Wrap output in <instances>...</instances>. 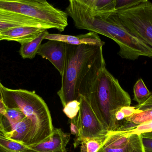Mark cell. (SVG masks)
Listing matches in <instances>:
<instances>
[{"instance_id":"1","label":"cell","mask_w":152,"mask_h":152,"mask_svg":"<svg viewBox=\"0 0 152 152\" xmlns=\"http://www.w3.org/2000/svg\"><path fill=\"white\" fill-rule=\"evenodd\" d=\"M106 67L103 46L66 45V60L58 92L63 108L69 102L86 97Z\"/></svg>"},{"instance_id":"2","label":"cell","mask_w":152,"mask_h":152,"mask_svg":"<svg viewBox=\"0 0 152 152\" xmlns=\"http://www.w3.org/2000/svg\"><path fill=\"white\" fill-rule=\"evenodd\" d=\"M66 12L73 19L77 28L100 34L115 41L119 46L118 54L123 59L135 60L148 52L149 46L142 40L105 14L91 12L77 0L69 1Z\"/></svg>"},{"instance_id":"3","label":"cell","mask_w":152,"mask_h":152,"mask_svg":"<svg viewBox=\"0 0 152 152\" xmlns=\"http://www.w3.org/2000/svg\"><path fill=\"white\" fill-rule=\"evenodd\" d=\"M85 98L99 121L109 132L116 131L119 126L115 117L117 112L131 105L128 93L106 67L101 71L94 87Z\"/></svg>"},{"instance_id":"4","label":"cell","mask_w":152,"mask_h":152,"mask_svg":"<svg viewBox=\"0 0 152 152\" xmlns=\"http://www.w3.org/2000/svg\"><path fill=\"white\" fill-rule=\"evenodd\" d=\"M2 101L8 109L21 111L32 122V128L26 146L47 140L53 132L51 115L42 97L35 92L12 89L2 87Z\"/></svg>"},{"instance_id":"5","label":"cell","mask_w":152,"mask_h":152,"mask_svg":"<svg viewBox=\"0 0 152 152\" xmlns=\"http://www.w3.org/2000/svg\"><path fill=\"white\" fill-rule=\"evenodd\" d=\"M0 8L38 20L60 32L68 25L66 12L45 0H0Z\"/></svg>"},{"instance_id":"6","label":"cell","mask_w":152,"mask_h":152,"mask_svg":"<svg viewBox=\"0 0 152 152\" xmlns=\"http://www.w3.org/2000/svg\"><path fill=\"white\" fill-rule=\"evenodd\" d=\"M107 17L152 48V3L147 0L126 10L109 12Z\"/></svg>"},{"instance_id":"7","label":"cell","mask_w":152,"mask_h":152,"mask_svg":"<svg viewBox=\"0 0 152 152\" xmlns=\"http://www.w3.org/2000/svg\"><path fill=\"white\" fill-rule=\"evenodd\" d=\"M79 102L80 108L77 120L80 134L75 139V148L80 144L82 138L103 137L110 133L99 121L86 99L80 95Z\"/></svg>"},{"instance_id":"8","label":"cell","mask_w":152,"mask_h":152,"mask_svg":"<svg viewBox=\"0 0 152 152\" xmlns=\"http://www.w3.org/2000/svg\"><path fill=\"white\" fill-rule=\"evenodd\" d=\"M96 152H145L141 135L127 131L110 132Z\"/></svg>"},{"instance_id":"9","label":"cell","mask_w":152,"mask_h":152,"mask_svg":"<svg viewBox=\"0 0 152 152\" xmlns=\"http://www.w3.org/2000/svg\"><path fill=\"white\" fill-rule=\"evenodd\" d=\"M21 26L34 27L47 30L54 29L50 25L38 20L0 8V33Z\"/></svg>"},{"instance_id":"10","label":"cell","mask_w":152,"mask_h":152,"mask_svg":"<svg viewBox=\"0 0 152 152\" xmlns=\"http://www.w3.org/2000/svg\"><path fill=\"white\" fill-rule=\"evenodd\" d=\"M66 45L65 43L54 40L41 45L37 54L48 60L59 71L61 76L63 74L66 60Z\"/></svg>"},{"instance_id":"11","label":"cell","mask_w":152,"mask_h":152,"mask_svg":"<svg viewBox=\"0 0 152 152\" xmlns=\"http://www.w3.org/2000/svg\"><path fill=\"white\" fill-rule=\"evenodd\" d=\"M70 135L64 133L61 129L55 128L47 140L28 146L27 152H67L66 146Z\"/></svg>"},{"instance_id":"12","label":"cell","mask_w":152,"mask_h":152,"mask_svg":"<svg viewBox=\"0 0 152 152\" xmlns=\"http://www.w3.org/2000/svg\"><path fill=\"white\" fill-rule=\"evenodd\" d=\"M45 39L60 41L73 45H89L103 46L105 44V43L101 40L98 34L93 32L78 35L49 34L45 37Z\"/></svg>"},{"instance_id":"13","label":"cell","mask_w":152,"mask_h":152,"mask_svg":"<svg viewBox=\"0 0 152 152\" xmlns=\"http://www.w3.org/2000/svg\"><path fill=\"white\" fill-rule=\"evenodd\" d=\"M47 29L30 26L14 28L0 33V41H16L20 44L30 42Z\"/></svg>"},{"instance_id":"14","label":"cell","mask_w":152,"mask_h":152,"mask_svg":"<svg viewBox=\"0 0 152 152\" xmlns=\"http://www.w3.org/2000/svg\"><path fill=\"white\" fill-rule=\"evenodd\" d=\"M32 128V122L26 117L21 121L11 127L5 137L9 140L15 141L26 145Z\"/></svg>"},{"instance_id":"15","label":"cell","mask_w":152,"mask_h":152,"mask_svg":"<svg viewBox=\"0 0 152 152\" xmlns=\"http://www.w3.org/2000/svg\"><path fill=\"white\" fill-rule=\"evenodd\" d=\"M81 6L94 13H109L115 10L116 0H77Z\"/></svg>"},{"instance_id":"16","label":"cell","mask_w":152,"mask_h":152,"mask_svg":"<svg viewBox=\"0 0 152 152\" xmlns=\"http://www.w3.org/2000/svg\"><path fill=\"white\" fill-rule=\"evenodd\" d=\"M49 34L48 30H45L32 41L20 44L19 52L22 58L30 59L34 58L41 47L42 42Z\"/></svg>"},{"instance_id":"17","label":"cell","mask_w":152,"mask_h":152,"mask_svg":"<svg viewBox=\"0 0 152 152\" xmlns=\"http://www.w3.org/2000/svg\"><path fill=\"white\" fill-rule=\"evenodd\" d=\"M135 111L125 121L134 125L152 121V102L142 104L135 107Z\"/></svg>"},{"instance_id":"18","label":"cell","mask_w":152,"mask_h":152,"mask_svg":"<svg viewBox=\"0 0 152 152\" xmlns=\"http://www.w3.org/2000/svg\"><path fill=\"white\" fill-rule=\"evenodd\" d=\"M26 117L24 113L18 109L6 108L4 116H2V122L6 133L9 132L11 127Z\"/></svg>"},{"instance_id":"19","label":"cell","mask_w":152,"mask_h":152,"mask_svg":"<svg viewBox=\"0 0 152 152\" xmlns=\"http://www.w3.org/2000/svg\"><path fill=\"white\" fill-rule=\"evenodd\" d=\"M134 101L141 105L145 102L152 95L145 84L143 80L140 79L137 81L134 87Z\"/></svg>"},{"instance_id":"20","label":"cell","mask_w":152,"mask_h":152,"mask_svg":"<svg viewBox=\"0 0 152 152\" xmlns=\"http://www.w3.org/2000/svg\"><path fill=\"white\" fill-rule=\"evenodd\" d=\"M28 147L0 136V150L3 152H27Z\"/></svg>"},{"instance_id":"21","label":"cell","mask_w":152,"mask_h":152,"mask_svg":"<svg viewBox=\"0 0 152 152\" xmlns=\"http://www.w3.org/2000/svg\"><path fill=\"white\" fill-rule=\"evenodd\" d=\"M107 135L98 138H82L80 152H96L103 144Z\"/></svg>"},{"instance_id":"22","label":"cell","mask_w":152,"mask_h":152,"mask_svg":"<svg viewBox=\"0 0 152 152\" xmlns=\"http://www.w3.org/2000/svg\"><path fill=\"white\" fill-rule=\"evenodd\" d=\"M124 130L127 131L129 134H137L138 135L150 133L152 132V121L138 125L132 124L130 126Z\"/></svg>"},{"instance_id":"23","label":"cell","mask_w":152,"mask_h":152,"mask_svg":"<svg viewBox=\"0 0 152 152\" xmlns=\"http://www.w3.org/2000/svg\"><path fill=\"white\" fill-rule=\"evenodd\" d=\"M80 108V102L77 101L69 102L63 109V111L66 116L72 120L77 117Z\"/></svg>"},{"instance_id":"24","label":"cell","mask_w":152,"mask_h":152,"mask_svg":"<svg viewBox=\"0 0 152 152\" xmlns=\"http://www.w3.org/2000/svg\"><path fill=\"white\" fill-rule=\"evenodd\" d=\"M144 0H116L115 11L126 10L142 2Z\"/></svg>"},{"instance_id":"25","label":"cell","mask_w":152,"mask_h":152,"mask_svg":"<svg viewBox=\"0 0 152 152\" xmlns=\"http://www.w3.org/2000/svg\"><path fill=\"white\" fill-rule=\"evenodd\" d=\"M135 111V107L128 106L123 107L118 111L115 115L116 120L120 123L132 115Z\"/></svg>"},{"instance_id":"26","label":"cell","mask_w":152,"mask_h":152,"mask_svg":"<svg viewBox=\"0 0 152 152\" xmlns=\"http://www.w3.org/2000/svg\"><path fill=\"white\" fill-rule=\"evenodd\" d=\"M145 152H152V132L141 134Z\"/></svg>"},{"instance_id":"27","label":"cell","mask_w":152,"mask_h":152,"mask_svg":"<svg viewBox=\"0 0 152 152\" xmlns=\"http://www.w3.org/2000/svg\"><path fill=\"white\" fill-rule=\"evenodd\" d=\"M70 132L71 134L74 135L77 137L79 135L80 129L77 124V117L71 120L70 123Z\"/></svg>"},{"instance_id":"28","label":"cell","mask_w":152,"mask_h":152,"mask_svg":"<svg viewBox=\"0 0 152 152\" xmlns=\"http://www.w3.org/2000/svg\"><path fill=\"white\" fill-rule=\"evenodd\" d=\"M6 108L2 100H0V115L4 116L6 112Z\"/></svg>"},{"instance_id":"29","label":"cell","mask_w":152,"mask_h":152,"mask_svg":"<svg viewBox=\"0 0 152 152\" xmlns=\"http://www.w3.org/2000/svg\"><path fill=\"white\" fill-rule=\"evenodd\" d=\"M0 133L5 136L6 134L2 122V116L0 115Z\"/></svg>"},{"instance_id":"30","label":"cell","mask_w":152,"mask_h":152,"mask_svg":"<svg viewBox=\"0 0 152 152\" xmlns=\"http://www.w3.org/2000/svg\"><path fill=\"white\" fill-rule=\"evenodd\" d=\"M3 85L1 84L0 82V100H2V87Z\"/></svg>"},{"instance_id":"31","label":"cell","mask_w":152,"mask_h":152,"mask_svg":"<svg viewBox=\"0 0 152 152\" xmlns=\"http://www.w3.org/2000/svg\"><path fill=\"white\" fill-rule=\"evenodd\" d=\"M152 102V95H151V97H150V98H149V99H148V100H147V101H146L145 102V103H151Z\"/></svg>"},{"instance_id":"32","label":"cell","mask_w":152,"mask_h":152,"mask_svg":"<svg viewBox=\"0 0 152 152\" xmlns=\"http://www.w3.org/2000/svg\"><path fill=\"white\" fill-rule=\"evenodd\" d=\"M0 136H1L5 137V136H4V135L3 134H2L1 133H0Z\"/></svg>"},{"instance_id":"33","label":"cell","mask_w":152,"mask_h":152,"mask_svg":"<svg viewBox=\"0 0 152 152\" xmlns=\"http://www.w3.org/2000/svg\"><path fill=\"white\" fill-rule=\"evenodd\" d=\"M0 152H3L2 151H1V150H0Z\"/></svg>"}]
</instances>
